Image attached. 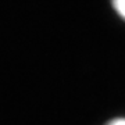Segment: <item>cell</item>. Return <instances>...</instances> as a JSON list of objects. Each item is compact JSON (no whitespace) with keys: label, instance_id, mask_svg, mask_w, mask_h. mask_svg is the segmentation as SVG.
Returning <instances> with one entry per match:
<instances>
[{"label":"cell","instance_id":"obj_1","mask_svg":"<svg viewBox=\"0 0 125 125\" xmlns=\"http://www.w3.org/2000/svg\"><path fill=\"white\" fill-rule=\"evenodd\" d=\"M111 1H113V7L115 10V13L122 20H125V0H111Z\"/></svg>","mask_w":125,"mask_h":125},{"label":"cell","instance_id":"obj_2","mask_svg":"<svg viewBox=\"0 0 125 125\" xmlns=\"http://www.w3.org/2000/svg\"><path fill=\"white\" fill-rule=\"evenodd\" d=\"M108 125H125V120L124 118H120V120H114L111 121Z\"/></svg>","mask_w":125,"mask_h":125}]
</instances>
